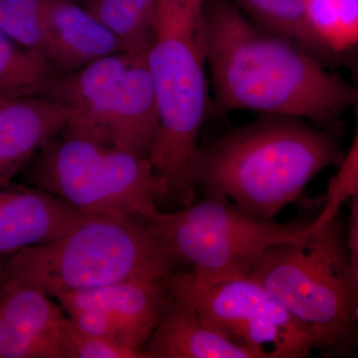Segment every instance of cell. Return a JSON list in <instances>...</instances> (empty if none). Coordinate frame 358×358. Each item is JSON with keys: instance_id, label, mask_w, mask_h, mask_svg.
Segmentation results:
<instances>
[{"instance_id": "1", "label": "cell", "mask_w": 358, "mask_h": 358, "mask_svg": "<svg viewBox=\"0 0 358 358\" xmlns=\"http://www.w3.org/2000/svg\"><path fill=\"white\" fill-rule=\"evenodd\" d=\"M201 36L221 114L249 110L327 124L357 103V88L232 2L205 1Z\"/></svg>"}, {"instance_id": "2", "label": "cell", "mask_w": 358, "mask_h": 358, "mask_svg": "<svg viewBox=\"0 0 358 358\" xmlns=\"http://www.w3.org/2000/svg\"><path fill=\"white\" fill-rule=\"evenodd\" d=\"M343 155L329 134L303 120L261 115L199 148L193 185L196 194L225 197L250 215L273 220Z\"/></svg>"}, {"instance_id": "3", "label": "cell", "mask_w": 358, "mask_h": 358, "mask_svg": "<svg viewBox=\"0 0 358 358\" xmlns=\"http://www.w3.org/2000/svg\"><path fill=\"white\" fill-rule=\"evenodd\" d=\"M178 259L136 216H89L63 236L7 257L0 282H17L55 298L129 280H162Z\"/></svg>"}, {"instance_id": "4", "label": "cell", "mask_w": 358, "mask_h": 358, "mask_svg": "<svg viewBox=\"0 0 358 358\" xmlns=\"http://www.w3.org/2000/svg\"><path fill=\"white\" fill-rule=\"evenodd\" d=\"M202 15L157 8L148 50L157 110L148 159L164 185L166 199L182 207L196 201L193 167L209 108Z\"/></svg>"}, {"instance_id": "5", "label": "cell", "mask_w": 358, "mask_h": 358, "mask_svg": "<svg viewBox=\"0 0 358 358\" xmlns=\"http://www.w3.org/2000/svg\"><path fill=\"white\" fill-rule=\"evenodd\" d=\"M249 275L310 331L319 350L358 348V288L341 213L301 241L268 249Z\"/></svg>"}, {"instance_id": "6", "label": "cell", "mask_w": 358, "mask_h": 358, "mask_svg": "<svg viewBox=\"0 0 358 358\" xmlns=\"http://www.w3.org/2000/svg\"><path fill=\"white\" fill-rule=\"evenodd\" d=\"M29 178L90 216L143 217L166 190L148 157L108 145L67 127L33 157Z\"/></svg>"}, {"instance_id": "7", "label": "cell", "mask_w": 358, "mask_h": 358, "mask_svg": "<svg viewBox=\"0 0 358 358\" xmlns=\"http://www.w3.org/2000/svg\"><path fill=\"white\" fill-rule=\"evenodd\" d=\"M143 218L178 262L190 264L201 280L249 275L268 249L313 232L312 221L257 218L222 196H203L178 211L157 209Z\"/></svg>"}, {"instance_id": "8", "label": "cell", "mask_w": 358, "mask_h": 358, "mask_svg": "<svg viewBox=\"0 0 358 358\" xmlns=\"http://www.w3.org/2000/svg\"><path fill=\"white\" fill-rule=\"evenodd\" d=\"M42 96L74 113L69 128L148 157L157 110L148 50L113 54L60 74Z\"/></svg>"}, {"instance_id": "9", "label": "cell", "mask_w": 358, "mask_h": 358, "mask_svg": "<svg viewBox=\"0 0 358 358\" xmlns=\"http://www.w3.org/2000/svg\"><path fill=\"white\" fill-rule=\"evenodd\" d=\"M166 287L205 322L261 358L308 357L319 350L310 331L250 275L201 280L192 271H174Z\"/></svg>"}, {"instance_id": "10", "label": "cell", "mask_w": 358, "mask_h": 358, "mask_svg": "<svg viewBox=\"0 0 358 358\" xmlns=\"http://www.w3.org/2000/svg\"><path fill=\"white\" fill-rule=\"evenodd\" d=\"M70 322L44 292L0 282V358H67Z\"/></svg>"}, {"instance_id": "11", "label": "cell", "mask_w": 358, "mask_h": 358, "mask_svg": "<svg viewBox=\"0 0 358 358\" xmlns=\"http://www.w3.org/2000/svg\"><path fill=\"white\" fill-rule=\"evenodd\" d=\"M166 278L129 280L58 294L55 299L64 312L93 308L103 313L115 327L122 345L145 350L166 301Z\"/></svg>"}, {"instance_id": "12", "label": "cell", "mask_w": 358, "mask_h": 358, "mask_svg": "<svg viewBox=\"0 0 358 358\" xmlns=\"http://www.w3.org/2000/svg\"><path fill=\"white\" fill-rule=\"evenodd\" d=\"M89 216L39 188L0 186V259L53 241Z\"/></svg>"}, {"instance_id": "13", "label": "cell", "mask_w": 358, "mask_h": 358, "mask_svg": "<svg viewBox=\"0 0 358 358\" xmlns=\"http://www.w3.org/2000/svg\"><path fill=\"white\" fill-rule=\"evenodd\" d=\"M75 114L44 96L0 99V186L11 185L21 169Z\"/></svg>"}, {"instance_id": "14", "label": "cell", "mask_w": 358, "mask_h": 358, "mask_svg": "<svg viewBox=\"0 0 358 358\" xmlns=\"http://www.w3.org/2000/svg\"><path fill=\"white\" fill-rule=\"evenodd\" d=\"M44 56L60 74L128 51L87 10L71 0H43Z\"/></svg>"}, {"instance_id": "15", "label": "cell", "mask_w": 358, "mask_h": 358, "mask_svg": "<svg viewBox=\"0 0 358 358\" xmlns=\"http://www.w3.org/2000/svg\"><path fill=\"white\" fill-rule=\"evenodd\" d=\"M145 350L150 358H261L205 322L192 306L171 296L169 289Z\"/></svg>"}, {"instance_id": "16", "label": "cell", "mask_w": 358, "mask_h": 358, "mask_svg": "<svg viewBox=\"0 0 358 358\" xmlns=\"http://www.w3.org/2000/svg\"><path fill=\"white\" fill-rule=\"evenodd\" d=\"M232 3L255 24L300 45L324 64L333 60L310 27L305 0H232Z\"/></svg>"}, {"instance_id": "17", "label": "cell", "mask_w": 358, "mask_h": 358, "mask_svg": "<svg viewBox=\"0 0 358 358\" xmlns=\"http://www.w3.org/2000/svg\"><path fill=\"white\" fill-rule=\"evenodd\" d=\"M59 75L41 54L20 46L0 30V99L42 96Z\"/></svg>"}, {"instance_id": "18", "label": "cell", "mask_w": 358, "mask_h": 358, "mask_svg": "<svg viewBox=\"0 0 358 358\" xmlns=\"http://www.w3.org/2000/svg\"><path fill=\"white\" fill-rule=\"evenodd\" d=\"M159 0H89L87 10L126 46L148 50L155 36Z\"/></svg>"}, {"instance_id": "19", "label": "cell", "mask_w": 358, "mask_h": 358, "mask_svg": "<svg viewBox=\"0 0 358 358\" xmlns=\"http://www.w3.org/2000/svg\"><path fill=\"white\" fill-rule=\"evenodd\" d=\"M310 27L333 56L358 48L357 0H305Z\"/></svg>"}, {"instance_id": "20", "label": "cell", "mask_w": 358, "mask_h": 358, "mask_svg": "<svg viewBox=\"0 0 358 358\" xmlns=\"http://www.w3.org/2000/svg\"><path fill=\"white\" fill-rule=\"evenodd\" d=\"M0 30L45 57L43 0H0Z\"/></svg>"}, {"instance_id": "21", "label": "cell", "mask_w": 358, "mask_h": 358, "mask_svg": "<svg viewBox=\"0 0 358 358\" xmlns=\"http://www.w3.org/2000/svg\"><path fill=\"white\" fill-rule=\"evenodd\" d=\"M358 185V122L352 147L343 154L338 171L327 186L324 207L312 221L313 232L324 228L341 213V205L350 200Z\"/></svg>"}, {"instance_id": "22", "label": "cell", "mask_w": 358, "mask_h": 358, "mask_svg": "<svg viewBox=\"0 0 358 358\" xmlns=\"http://www.w3.org/2000/svg\"><path fill=\"white\" fill-rule=\"evenodd\" d=\"M67 358L150 357L145 350H133L107 339L85 334L71 322L67 336Z\"/></svg>"}, {"instance_id": "23", "label": "cell", "mask_w": 358, "mask_h": 358, "mask_svg": "<svg viewBox=\"0 0 358 358\" xmlns=\"http://www.w3.org/2000/svg\"><path fill=\"white\" fill-rule=\"evenodd\" d=\"M350 200H352L350 224L346 231V244L348 254L352 263L353 274L358 288V185L352 192Z\"/></svg>"}, {"instance_id": "24", "label": "cell", "mask_w": 358, "mask_h": 358, "mask_svg": "<svg viewBox=\"0 0 358 358\" xmlns=\"http://www.w3.org/2000/svg\"><path fill=\"white\" fill-rule=\"evenodd\" d=\"M205 0H159V6L190 13H203Z\"/></svg>"}, {"instance_id": "25", "label": "cell", "mask_w": 358, "mask_h": 358, "mask_svg": "<svg viewBox=\"0 0 358 358\" xmlns=\"http://www.w3.org/2000/svg\"><path fill=\"white\" fill-rule=\"evenodd\" d=\"M357 92H358V89H357ZM355 108H357V122H358V94H357V103H355Z\"/></svg>"}, {"instance_id": "26", "label": "cell", "mask_w": 358, "mask_h": 358, "mask_svg": "<svg viewBox=\"0 0 358 358\" xmlns=\"http://www.w3.org/2000/svg\"><path fill=\"white\" fill-rule=\"evenodd\" d=\"M357 1H358V0H357Z\"/></svg>"}]
</instances>
